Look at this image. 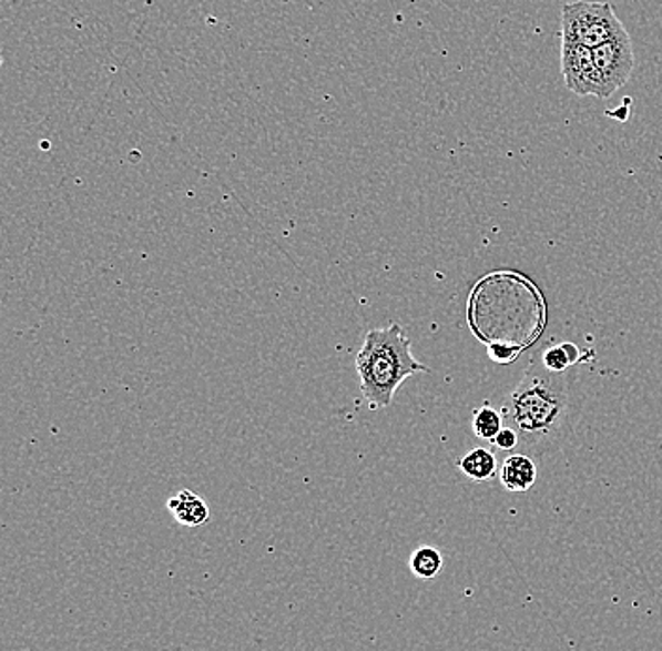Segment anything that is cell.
I'll return each instance as SVG.
<instances>
[{"instance_id": "cell-6", "label": "cell", "mask_w": 662, "mask_h": 651, "mask_svg": "<svg viewBox=\"0 0 662 651\" xmlns=\"http://www.w3.org/2000/svg\"><path fill=\"white\" fill-rule=\"evenodd\" d=\"M561 72L564 85L576 96H601V80L594 67L593 51L585 45L561 44Z\"/></svg>"}, {"instance_id": "cell-9", "label": "cell", "mask_w": 662, "mask_h": 651, "mask_svg": "<svg viewBox=\"0 0 662 651\" xmlns=\"http://www.w3.org/2000/svg\"><path fill=\"white\" fill-rule=\"evenodd\" d=\"M458 467L464 471L465 477L471 478L475 482H489L499 472L496 454L486 447L472 448L471 452L465 454L464 458L459 459Z\"/></svg>"}, {"instance_id": "cell-8", "label": "cell", "mask_w": 662, "mask_h": 651, "mask_svg": "<svg viewBox=\"0 0 662 651\" xmlns=\"http://www.w3.org/2000/svg\"><path fill=\"white\" fill-rule=\"evenodd\" d=\"M167 510L174 515L175 520L186 528H198L210 520V507L202 497L194 491L181 490L177 496L167 501Z\"/></svg>"}, {"instance_id": "cell-10", "label": "cell", "mask_w": 662, "mask_h": 651, "mask_svg": "<svg viewBox=\"0 0 662 651\" xmlns=\"http://www.w3.org/2000/svg\"><path fill=\"white\" fill-rule=\"evenodd\" d=\"M442 564H445L442 553L434 546L416 548L409 559L410 571L420 580H434L435 577H439Z\"/></svg>"}, {"instance_id": "cell-5", "label": "cell", "mask_w": 662, "mask_h": 651, "mask_svg": "<svg viewBox=\"0 0 662 651\" xmlns=\"http://www.w3.org/2000/svg\"><path fill=\"white\" fill-rule=\"evenodd\" d=\"M591 51L601 80L599 100L610 99L619 88H623L627 81L631 80L632 70H634V48H632L631 37L627 32Z\"/></svg>"}, {"instance_id": "cell-13", "label": "cell", "mask_w": 662, "mask_h": 651, "mask_svg": "<svg viewBox=\"0 0 662 651\" xmlns=\"http://www.w3.org/2000/svg\"><path fill=\"white\" fill-rule=\"evenodd\" d=\"M520 434H518V429L515 428H502L501 434L497 435L496 440H493V445H496L499 450H515L518 445H520Z\"/></svg>"}, {"instance_id": "cell-2", "label": "cell", "mask_w": 662, "mask_h": 651, "mask_svg": "<svg viewBox=\"0 0 662 651\" xmlns=\"http://www.w3.org/2000/svg\"><path fill=\"white\" fill-rule=\"evenodd\" d=\"M431 369L416 360L413 343L399 324L367 332L364 347L356 356L359 388L371 409H386L396 391L416 373Z\"/></svg>"}, {"instance_id": "cell-3", "label": "cell", "mask_w": 662, "mask_h": 651, "mask_svg": "<svg viewBox=\"0 0 662 651\" xmlns=\"http://www.w3.org/2000/svg\"><path fill=\"white\" fill-rule=\"evenodd\" d=\"M569 409V383L563 373H553L531 362L523 379L508 397L507 413L527 448L558 434Z\"/></svg>"}, {"instance_id": "cell-11", "label": "cell", "mask_w": 662, "mask_h": 651, "mask_svg": "<svg viewBox=\"0 0 662 651\" xmlns=\"http://www.w3.org/2000/svg\"><path fill=\"white\" fill-rule=\"evenodd\" d=\"M502 423H505L502 413L493 409L491 405L486 404L480 409L475 410V416H472V431H475L478 439L493 443L497 435L502 431Z\"/></svg>"}, {"instance_id": "cell-7", "label": "cell", "mask_w": 662, "mask_h": 651, "mask_svg": "<svg viewBox=\"0 0 662 651\" xmlns=\"http://www.w3.org/2000/svg\"><path fill=\"white\" fill-rule=\"evenodd\" d=\"M537 477H539L537 464L532 461V458L526 456V454L508 456L502 461L501 471H499L502 486L508 491H516V494H523V491L531 490L534 482H537Z\"/></svg>"}, {"instance_id": "cell-1", "label": "cell", "mask_w": 662, "mask_h": 651, "mask_svg": "<svg viewBox=\"0 0 662 651\" xmlns=\"http://www.w3.org/2000/svg\"><path fill=\"white\" fill-rule=\"evenodd\" d=\"M469 324L493 360L510 364L542 334L544 299L520 273H491L472 291Z\"/></svg>"}, {"instance_id": "cell-4", "label": "cell", "mask_w": 662, "mask_h": 651, "mask_svg": "<svg viewBox=\"0 0 662 651\" xmlns=\"http://www.w3.org/2000/svg\"><path fill=\"white\" fill-rule=\"evenodd\" d=\"M627 34L621 19L610 2L576 0L564 4L561 12V40L594 50L613 38Z\"/></svg>"}, {"instance_id": "cell-12", "label": "cell", "mask_w": 662, "mask_h": 651, "mask_svg": "<svg viewBox=\"0 0 662 651\" xmlns=\"http://www.w3.org/2000/svg\"><path fill=\"white\" fill-rule=\"evenodd\" d=\"M578 362V348L570 343L553 345L542 354V366L553 373H564Z\"/></svg>"}]
</instances>
